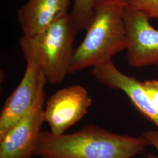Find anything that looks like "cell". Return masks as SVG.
I'll return each instance as SVG.
<instances>
[{
  "label": "cell",
  "mask_w": 158,
  "mask_h": 158,
  "mask_svg": "<svg viewBox=\"0 0 158 158\" xmlns=\"http://www.w3.org/2000/svg\"><path fill=\"white\" fill-rule=\"evenodd\" d=\"M147 141L119 135L93 124L72 134L41 131L34 156L42 158H131L143 152Z\"/></svg>",
  "instance_id": "1"
},
{
  "label": "cell",
  "mask_w": 158,
  "mask_h": 158,
  "mask_svg": "<svg viewBox=\"0 0 158 158\" xmlns=\"http://www.w3.org/2000/svg\"><path fill=\"white\" fill-rule=\"evenodd\" d=\"M126 0H94V14L86 34L74 51L69 73L103 64L127 49L123 19Z\"/></svg>",
  "instance_id": "2"
},
{
  "label": "cell",
  "mask_w": 158,
  "mask_h": 158,
  "mask_svg": "<svg viewBox=\"0 0 158 158\" xmlns=\"http://www.w3.org/2000/svg\"><path fill=\"white\" fill-rule=\"evenodd\" d=\"M77 33L68 14L40 34L22 36L19 45L25 61L38 66L48 83H61L69 73Z\"/></svg>",
  "instance_id": "3"
},
{
  "label": "cell",
  "mask_w": 158,
  "mask_h": 158,
  "mask_svg": "<svg viewBox=\"0 0 158 158\" xmlns=\"http://www.w3.org/2000/svg\"><path fill=\"white\" fill-rule=\"evenodd\" d=\"M48 80L38 66L27 63L23 79L6 99L0 114V139L31 109L45 101Z\"/></svg>",
  "instance_id": "4"
},
{
  "label": "cell",
  "mask_w": 158,
  "mask_h": 158,
  "mask_svg": "<svg viewBox=\"0 0 158 158\" xmlns=\"http://www.w3.org/2000/svg\"><path fill=\"white\" fill-rule=\"evenodd\" d=\"M123 19L127 32V58L134 68L158 66V29L145 14L128 5L125 6Z\"/></svg>",
  "instance_id": "5"
},
{
  "label": "cell",
  "mask_w": 158,
  "mask_h": 158,
  "mask_svg": "<svg viewBox=\"0 0 158 158\" xmlns=\"http://www.w3.org/2000/svg\"><path fill=\"white\" fill-rule=\"evenodd\" d=\"M92 103L87 90L80 85L69 86L54 93L46 102L44 120L50 131L63 134L87 114Z\"/></svg>",
  "instance_id": "6"
},
{
  "label": "cell",
  "mask_w": 158,
  "mask_h": 158,
  "mask_svg": "<svg viewBox=\"0 0 158 158\" xmlns=\"http://www.w3.org/2000/svg\"><path fill=\"white\" fill-rule=\"evenodd\" d=\"M44 104L34 107L0 139V158L34 156L44 120Z\"/></svg>",
  "instance_id": "7"
},
{
  "label": "cell",
  "mask_w": 158,
  "mask_h": 158,
  "mask_svg": "<svg viewBox=\"0 0 158 158\" xmlns=\"http://www.w3.org/2000/svg\"><path fill=\"white\" fill-rule=\"evenodd\" d=\"M91 73L100 84L111 89L123 91L134 107L158 129V112L144 90L142 82L134 77L123 73L112 60L93 68Z\"/></svg>",
  "instance_id": "8"
},
{
  "label": "cell",
  "mask_w": 158,
  "mask_h": 158,
  "mask_svg": "<svg viewBox=\"0 0 158 158\" xmlns=\"http://www.w3.org/2000/svg\"><path fill=\"white\" fill-rule=\"evenodd\" d=\"M70 0H28L17 12L23 36L31 37L68 15Z\"/></svg>",
  "instance_id": "9"
},
{
  "label": "cell",
  "mask_w": 158,
  "mask_h": 158,
  "mask_svg": "<svg viewBox=\"0 0 158 158\" xmlns=\"http://www.w3.org/2000/svg\"><path fill=\"white\" fill-rule=\"evenodd\" d=\"M94 0H74L73 6L69 14L71 23L77 32L89 27L94 14Z\"/></svg>",
  "instance_id": "10"
},
{
  "label": "cell",
  "mask_w": 158,
  "mask_h": 158,
  "mask_svg": "<svg viewBox=\"0 0 158 158\" xmlns=\"http://www.w3.org/2000/svg\"><path fill=\"white\" fill-rule=\"evenodd\" d=\"M127 4L143 12L150 19H158V0H126Z\"/></svg>",
  "instance_id": "11"
},
{
  "label": "cell",
  "mask_w": 158,
  "mask_h": 158,
  "mask_svg": "<svg viewBox=\"0 0 158 158\" xmlns=\"http://www.w3.org/2000/svg\"><path fill=\"white\" fill-rule=\"evenodd\" d=\"M142 84L153 106L158 113V80H147L142 82Z\"/></svg>",
  "instance_id": "12"
},
{
  "label": "cell",
  "mask_w": 158,
  "mask_h": 158,
  "mask_svg": "<svg viewBox=\"0 0 158 158\" xmlns=\"http://www.w3.org/2000/svg\"><path fill=\"white\" fill-rule=\"evenodd\" d=\"M142 136L147 141L148 145H152L158 151V131H149L145 132ZM147 158H158L153 154H149L146 156Z\"/></svg>",
  "instance_id": "13"
},
{
  "label": "cell",
  "mask_w": 158,
  "mask_h": 158,
  "mask_svg": "<svg viewBox=\"0 0 158 158\" xmlns=\"http://www.w3.org/2000/svg\"></svg>",
  "instance_id": "14"
}]
</instances>
